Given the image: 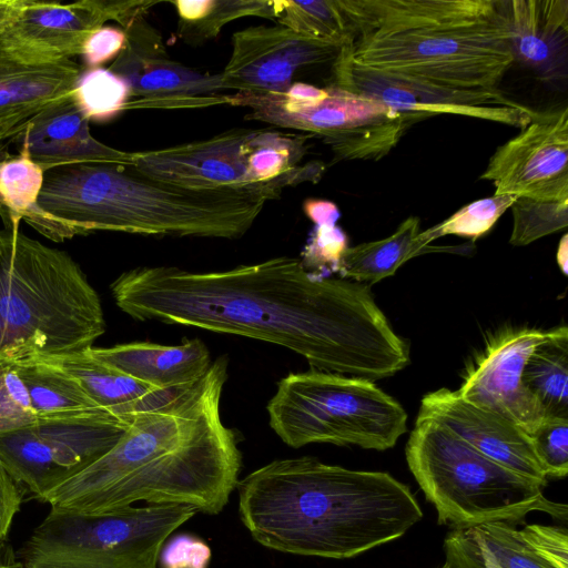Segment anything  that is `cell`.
Segmentation results:
<instances>
[{
	"label": "cell",
	"mask_w": 568,
	"mask_h": 568,
	"mask_svg": "<svg viewBox=\"0 0 568 568\" xmlns=\"http://www.w3.org/2000/svg\"><path fill=\"white\" fill-rule=\"evenodd\" d=\"M303 210L315 225H336L341 216L339 209L334 202L322 199L305 200Z\"/></svg>",
	"instance_id": "7bdbcfd3"
},
{
	"label": "cell",
	"mask_w": 568,
	"mask_h": 568,
	"mask_svg": "<svg viewBox=\"0 0 568 568\" xmlns=\"http://www.w3.org/2000/svg\"><path fill=\"white\" fill-rule=\"evenodd\" d=\"M44 171L21 145L17 155L0 160V215L7 229L19 223L36 206L43 184Z\"/></svg>",
	"instance_id": "1f68e13d"
},
{
	"label": "cell",
	"mask_w": 568,
	"mask_h": 568,
	"mask_svg": "<svg viewBox=\"0 0 568 568\" xmlns=\"http://www.w3.org/2000/svg\"><path fill=\"white\" fill-rule=\"evenodd\" d=\"M126 43L108 68L131 88L133 108H201L226 104L222 74L200 72L172 60L160 33L142 17L123 29Z\"/></svg>",
	"instance_id": "5bb4252c"
},
{
	"label": "cell",
	"mask_w": 568,
	"mask_h": 568,
	"mask_svg": "<svg viewBox=\"0 0 568 568\" xmlns=\"http://www.w3.org/2000/svg\"><path fill=\"white\" fill-rule=\"evenodd\" d=\"M36 420L28 390L12 365L0 367V433Z\"/></svg>",
	"instance_id": "8d00e7d4"
},
{
	"label": "cell",
	"mask_w": 568,
	"mask_h": 568,
	"mask_svg": "<svg viewBox=\"0 0 568 568\" xmlns=\"http://www.w3.org/2000/svg\"><path fill=\"white\" fill-rule=\"evenodd\" d=\"M335 85L396 111L425 118L456 114L525 128L539 112L496 89H457L356 64L348 47L333 62Z\"/></svg>",
	"instance_id": "4fadbf2b"
},
{
	"label": "cell",
	"mask_w": 568,
	"mask_h": 568,
	"mask_svg": "<svg viewBox=\"0 0 568 568\" xmlns=\"http://www.w3.org/2000/svg\"><path fill=\"white\" fill-rule=\"evenodd\" d=\"M28 0H0V34L19 18Z\"/></svg>",
	"instance_id": "f6af8a7d"
},
{
	"label": "cell",
	"mask_w": 568,
	"mask_h": 568,
	"mask_svg": "<svg viewBox=\"0 0 568 568\" xmlns=\"http://www.w3.org/2000/svg\"><path fill=\"white\" fill-rule=\"evenodd\" d=\"M547 336V331L511 327L495 335L467 367L457 389L478 407L513 422L527 434L547 418L537 398L525 387L523 371L528 356Z\"/></svg>",
	"instance_id": "2e32d148"
},
{
	"label": "cell",
	"mask_w": 568,
	"mask_h": 568,
	"mask_svg": "<svg viewBox=\"0 0 568 568\" xmlns=\"http://www.w3.org/2000/svg\"><path fill=\"white\" fill-rule=\"evenodd\" d=\"M89 122L70 94L30 121L21 135V145L44 172L77 163L131 165L132 152L114 149L93 138Z\"/></svg>",
	"instance_id": "7402d4cb"
},
{
	"label": "cell",
	"mask_w": 568,
	"mask_h": 568,
	"mask_svg": "<svg viewBox=\"0 0 568 568\" xmlns=\"http://www.w3.org/2000/svg\"><path fill=\"white\" fill-rule=\"evenodd\" d=\"M89 121L109 122L125 111L132 100L129 83L108 68H83L71 92Z\"/></svg>",
	"instance_id": "d6a6232c"
},
{
	"label": "cell",
	"mask_w": 568,
	"mask_h": 568,
	"mask_svg": "<svg viewBox=\"0 0 568 568\" xmlns=\"http://www.w3.org/2000/svg\"><path fill=\"white\" fill-rule=\"evenodd\" d=\"M283 189L195 191L144 176L119 163H77L44 172L24 221L62 242L97 231L236 240Z\"/></svg>",
	"instance_id": "277c9868"
},
{
	"label": "cell",
	"mask_w": 568,
	"mask_h": 568,
	"mask_svg": "<svg viewBox=\"0 0 568 568\" xmlns=\"http://www.w3.org/2000/svg\"><path fill=\"white\" fill-rule=\"evenodd\" d=\"M557 263L564 274L568 270V236L564 234L557 250Z\"/></svg>",
	"instance_id": "bcb514c9"
},
{
	"label": "cell",
	"mask_w": 568,
	"mask_h": 568,
	"mask_svg": "<svg viewBox=\"0 0 568 568\" xmlns=\"http://www.w3.org/2000/svg\"><path fill=\"white\" fill-rule=\"evenodd\" d=\"M225 356L195 385L136 414L106 454L49 491L51 509L103 514L151 505H187L219 514L237 486L241 452L221 417Z\"/></svg>",
	"instance_id": "7a4b0ae2"
},
{
	"label": "cell",
	"mask_w": 568,
	"mask_h": 568,
	"mask_svg": "<svg viewBox=\"0 0 568 568\" xmlns=\"http://www.w3.org/2000/svg\"><path fill=\"white\" fill-rule=\"evenodd\" d=\"M178 13L179 38L201 44L219 36L229 22L244 17L274 20L272 0H176L170 1Z\"/></svg>",
	"instance_id": "f546056e"
},
{
	"label": "cell",
	"mask_w": 568,
	"mask_h": 568,
	"mask_svg": "<svg viewBox=\"0 0 568 568\" xmlns=\"http://www.w3.org/2000/svg\"><path fill=\"white\" fill-rule=\"evenodd\" d=\"M274 20L301 34L339 48L353 47L356 32L339 0L273 1Z\"/></svg>",
	"instance_id": "4dcf8cb0"
},
{
	"label": "cell",
	"mask_w": 568,
	"mask_h": 568,
	"mask_svg": "<svg viewBox=\"0 0 568 568\" xmlns=\"http://www.w3.org/2000/svg\"><path fill=\"white\" fill-rule=\"evenodd\" d=\"M419 219L409 216L386 239L348 246L337 266L343 278L376 283L393 275L408 260L426 252Z\"/></svg>",
	"instance_id": "4316f807"
},
{
	"label": "cell",
	"mask_w": 568,
	"mask_h": 568,
	"mask_svg": "<svg viewBox=\"0 0 568 568\" xmlns=\"http://www.w3.org/2000/svg\"><path fill=\"white\" fill-rule=\"evenodd\" d=\"M0 568H14V567L11 566V565H6V564L0 561Z\"/></svg>",
	"instance_id": "7dc6e473"
},
{
	"label": "cell",
	"mask_w": 568,
	"mask_h": 568,
	"mask_svg": "<svg viewBox=\"0 0 568 568\" xmlns=\"http://www.w3.org/2000/svg\"><path fill=\"white\" fill-rule=\"evenodd\" d=\"M516 199L517 196L505 194L493 195L471 202L442 223L420 232L419 239L426 245L445 235H458L475 241L495 225Z\"/></svg>",
	"instance_id": "836d02e7"
},
{
	"label": "cell",
	"mask_w": 568,
	"mask_h": 568,
	"mask_svg": "<svg viewBox=\"0 0 568 568\" xmlns=\"http://www.w3.org/2000/svg\"><path fill=\"white\" fill-rule=\"evenodd\" d=\"M531 549L552 568H568V537L566 528L526 525L519 530Z\"/></svg>",
	"instance_id": "f35d334b"
},
{
	"label": "cell",
	"mask_w": 568,
	"mask_h": 568,
	"mask_svg": "<svg viewBox=\"0 0 568 568\" xmlns=\"http://www.w3.org/2000/svg\"><path fill=\"white\" fill-rule=\"evenodd\" d=\"M513 63L544 82L567 79L568 0H499Z\"/></svg>",
	"instance_id": "ffe728a7"
},
{
	"label": "cell",
	"mask_w": 568,
	"mask_h": 568,
	"mask_svg": "<svg viewBox=\"0 0 568 568\" xmlns=\"http://www.w3.org/2000/svg\"><path fill=\"white\" fill-rule=\"evenodd\" d=\"M111 293L134 320L276 344L317 371L374 382L409 364L408 344L390 326L369 285L325 277L297 257L207 272L136 267L120 274Z\"/></svg>",
	"instance_id": "6da1fadb"
},
{
	"label": "cell",
	"mask_w": 568,
	"mask_h": 568,
	"mask_svg": "<svg viewBox=\"0 0 568 568\" xmlns=\"http://www.w3.org/2000/svg\"><path fill=\"white\" fill-rule=\"evenodd\" d=\"M236 487L252 537L301 556L351 558L402 537L423 517L409 487L388 473L308 456L273 460Z\"/></svg>",
	"instance_id": "3957f363"
},
{
	"label": "cell",
	"mask_w": 568,
	"mask_h": 568,
	"mask_svg": "<svg viewBox=\"0 0 568 568\" xmlns=\"http://www.w3.org/2000/svg\"><path fill=\"white\" fill-rule=\"evenodd\" d=\"M90 354L131 377L160 389L195 385L209 371L210 351L200 338L178 345L132 342L111 347H91Z\"/></svg>",
	"instance_id": "603a6c76"
},
{
	"label": "cell",
	"mask_w": 568,
	"mask_h": 568,
	"mask_svg": "<svg viewBox=\"0 0 568 568\" xmlns=\"http://www.w3.org/2000/svg\"><path fill=\"white\" fill-rule=\"evenodd\" d=\"M132 420L103 409L36 418L0 433V464L22 490L42 500L113 448Z\"/></svg>",
	"instance_id": "8fae6325"
},
{
	"label": "cell",
	"mask_w": 568,
	"mask_h": 568,
	"mask_svg": "<svg viewBox=\"0 0 568 568\" xmlns=\"http://www.w3.org/2000/svg\"><path fill=\"white\" fill-rule=\"evenodd\" d=\"M130 166L152 180L187 190L284 189L268 176L263 129H231L205 140L132 152Z\"/></svg>",
	"instance_id": "7c38bea8"
},
{
	"label": "cell",
	"mask_w": 568,
	"mask_h": 568,
	"mask_svg": "<svg viewBox=\"0 0 568 568\" xmlns=\"http://www.w3.org/2000/svg\"><path fill=\"white\" fill-rule=\"evenodd\" d=\"M339 3L355 29L356 41L474 23L500 13L499 0H339Z\"/></svg>",
	"instance_id": "44dd1931"
},
{
	"label": "cell",
	"mask_w": 568,
	"mask_h": 568,
	"mask_svg": "<svg viewBox=\"0 0 568 568\" xmlns=\"http://www.w3.org/2000/svg\"><path fill=\"white\" fill-rule=\"evenodd\" d=\"M530 438L545 475L565 477L568 471V419L547 417Z\"/></svg>",
	"instance_id": "d590c367"
},
{
	"label": "cell",
	"mask_w": 568,
	"mask_h": 568,
	"mask_svg": "<svg viewBox=\"0 0 568 568\" xmlns=\"http://www.w3.org/2000/svg\"><path fill=\"white\" fill-rule=\"evenodd\" d=\"M1 158H2V156L0 155V160H1Z\"/></svg>",
	"instance_id": "681fc988"
},
{
	"label": "cell",
	"mask_w": 568,
	"mask_h": 568,
	"mask_svg": "<svg viewBox=\"0 0 568 568\" xmlns=\"http://www.w3.org/2000/svg\"><path fill=\"white\" fill-rule=\"evenodd\" d=\"M268 424L288 446L314 443L392 448L407 430V414L365 378L310 369L278 383L266 406Z\"/></svg>",
	"instance_id": "52a82bcc"
},
{
	"label": "cell",
	"mask_w": 568,
	"mask_h": 568,
	"mask_svg": "<svg viewBox=\"0 0 568 568\" xmlns=\"http://www.w3.org/2000/svg\"><path fill=\"white\" fill-rule=\"evenodd\" d=\"M210 558V547L189 534L174 536L160 552L162 568H207Z\"/></svg>",
	"instance_id": "ab89813d"
},
{
	"label": "cell",
	"mask_w": 568,
	"mask_h": 568,
	"mask_svg": "<svg viewBox=\"0 0 568 568\" xmlns=\"http://www.w3.org/2000/svg\"><path fill=\"white\" fill-rule=\"evenodd\" d=\"M442 568H449L447 565L443 566Z\"/></svg>",
	"instance_id": "c3c4849f"
},
{
	"label": "cell",
	"mask_w": 568,
	"mask_h": 568,
	"mask_svg": "<svg viewBox=\"0 0 568 568\" xmlns=\"http://www.w3.org/2000/svg\"><path fill=\"white\" fill-rule=\"evenodd\" d=\"M34 118L0 114V150L11 140L21 136Z\"/></svg>",
	"instance_id": "ee69618b"
},
{
	"label": "cell",
	"mask_w": 568,
	"mask_h": 568,
	"mask_svg": "<svg viewBox=\"0 0 568 568\" xmlns=\"http://www.w3.org/2000/svg\"><path fill=\"white\" fill-rule=\"evenodd\" d=\"M513 230L509 243L528 245L568 225V202H542L517 197L510 206Z\"/></svg>",
	"instance_id": "e575fe53"
},
{
	"label": "cell",
	"mask_w": 568,
	"mask_h": 568,
	"mask_svg": "<svg viewBox=\"0 0 568 568\" xmlns=\"http://www.w3.org/2000/svg\"><path fill=\"white\" fill-rule=\"evenodd\" d=\"M444 550L449 568H552L506 521L453 528Z\"/></svg>",
	"instance_id": "484cf974"
},
{
	"label": "cell",
	"mask_w": 568,
	"mask_h": 568,
	"mask_svg": "<svg viewBox=\"0 0 568 568\" xmlns=\"http://www.w3.org/2000/svg\"><path fill=\"white\" fill-rule=\"evenodd\" d=\"M525 387L537 398L546 417L568 419V329L547 331L528 356L523 371Z\"/></svg>",
	"instance_id": "83f0119b"
},
{
	"label": "cell",
	"mask_w": 568,
	"mask_h": 568,
	"mask_svg": "<svg viewBox=\"0 0 568 568\" xmlns=\"http://www.w3.org/2000/svg\"><path fill=\"white\" fill-rule=\"evenodd\" d=\"M122 1L81 0L62 4L28 0L0 47L26 60L54 62L81 54L85 39L108 20L118 22Z\"/></svg>",
	"instance_id": "ac0fdd59"
},
{
	"label": "cell",
	"mask_w": 568,
	"mask_h": 568,
	"mask_svg": "<svg viewBox=\"0 0 568 568\" xmlns=\"http://www.w3.org/2000/svg\"><path fill=\"white\" fill-rule=\"evenodd\" d=\"M508 37L500 11L485 21L362 39L348 51L372 70L457 89H496L513 64Z\"/></svg>",
	"instance_id": "30bf717a"
},
{
	"label": "cell",
	"mask_w": 568,
	"mask_h": 568,
	"mask_svg": "<svg viewBox=\"0 0 568 568\" xmlns=\"http://www.w3.org/2000/svg\"><path fill=\"white\" fill-rule=\"evenodd\" d=\"M89 349L31 359L44 362L63 371L79 382L98 407L123 417H132L143 410L159 407L185 389L153 387L94 357Z\"/></svg>",
	"instance_id": "cb8c5ba5"
},
{
	"label": "cell",
	"mask_w": 568,
	"mask_h": 568,
	"mask_svg": "<svg viewBox=\"0 0 568 568\" xmlns=\"http://www.w3.org/2000/svg\"><path fill=\"white\" fill-rule=\"evenodd\" d=\"M418 414L432 417L504 467L546 486L530 435L505 417L439 388L424 395Z\"/></svg>",
	"instance_id": "d6986e66"
},
{
	"label": "cell",
	"mask_w": 568,
	"mask_h": 568,
	"mask_svg": "<svg viewBox=\"0 0 568 568\" xmlns=\"http://www.w3.org/2000/svg\"><path fill=\"white\" fill-rule=\"evenodd\" d=\"M22 496L23 490L0 464V547L7 539L13 518L20 509Z\"/></svg>",
	"instance_id": "b9f144b4"
},
{
	"label": "cell",
	"mask_w": 568,
	"mask_h": 568,
	"mask_svg": "<svg viewBox=\"0 0 568 568\" xmlns=\"http://www.w3.org/2000/svg\"><path fill=\"white\" fill-rule=\"evenodd\" d=\"M83 68L73 60H26L0 47V114L37 116L71 94Z\"/></svg>",
	"instance_id": "d4e9b609"
},
{
	"label": "cell",
	"mask_w": 568,
	"mask_h": 568,
	"mask_svg": "<svg viewBox=\"0 0 568 568\" xmlns=\"http://www.w3.org/2000/svg\"><path fill=\"white\" fill-rule=\"evenodd\" d=\"M494 195L568 202V109L538 113L498 146L480 175Z\"/></svg>",
	"instance_id": "9a60e30c"
},
{
	"label": "cell",
	"mask_w": 568,
	"mask_h": 568,
	"mask_svg": "<svg viewBox=\"0 0 568 568\" xmlns=\"http://www.w3.org/2000/svg\"><path fill=\"white\" fill-rule=\"evenodd\" d=\"M11 365L28 390L36 418L101 409L78 381L50 364L27 359Z\"/></svg>",
	"instance_id": "f1b7e54d"
},
{
	"label": "cell",
	"mask_w": 568,
	"mask_h": 568,
	"mask_svg": "<svg viewBox=\"0 0 568 568\" xmlns=\"http://www.w3.org/2000/svg\"><path fill=\"white\" fill-rule=\"evenodd\" d=\"M405 454L442 525H517L530 511L567 519V505L546 499L544 486L488 458L432 417L418 414Z\"/></svg>",
	"instance_id": "8992f818"
},
{
	"label": "cell",
	"mask_w": 568,
	"mask_h": 568,
	"mask_svg": "<svg viewBox=\"0 0 568 568\" xmlns=\"http://www.w3.org/2000/svg\"><path fill=\"white\" fill-rule=\"evenodd\" d=\"M125 43L126 34L121 28L102 26L94 30L85 39L81 49L80 55L84 68H100L114 60L122 52Z\"/></svg>",
	"instance_id": "60d3db41"
},
{
	"label": "cell",
	"mask_w": 568,
	"mask_h": 568,
	"mask_svg": "<svg viewBox=\"0 0 568 568\" xmlns=\"http://www.w3.org/2000/svg\"><path fill=\"white\" fill-rule=\"evenodd\" d=\"M104 332L100 297L67 252L0 230V367L85 352Z\"/></svg>",
	"instance_id": "5b68a950"
},
{
	"label": "cell",
	"mask_w": 568,
	"mask_h": 568,
	"mask_svg": "<svg viewBox=\"0 0 568 568\" xmlns=\"http://www.w3.org/2000/svg\"><path fill=\"white\" fill-rule=\"evenodd\" d=\"M226 104L247 108V120L320 136L341 160L377 161L423 119L335 84L293 82L284 92L235 91Z\"/></svg>",
	"instance_id": "9c48e42d"
},
{
	"label": "cell",
	"mask_w": 568,
	"mask_h": 568,
	"mask_svg": "<svg viewBox=\"0 0 568 568\" xmlns=\"http://www.w3.org/2000/svg\"><path fill=\"white\" fill-rule=\"evenodd\" d=\"M347 236L337 225H315L304 248L302 262L305 267L337 271L347 245Z\"/></svg>",
	"instance_id": "74e56055"
},
{
	"label": "cell",
	"mask_w": 568,
	"mask_h": 568,
	"mask_svg": "<svg viewBox=\"0 0 568 568\" xmlns=\"http://www.w3.org/2000/svg\"><path fill=\"white\" fill-rule=\"evenodd\" d=\"M341 49L280 23L248 27L233 34L232 52L221 74L226 90L284 92L300 69L334 62Z\"/></svg>",
	"instance_id": "e0dca14e"
},
{
	"label": "cell",
	"mask_w": 568,
	"mask_h": 568,
	"mask_svg": "<svg viewBox=\"0 0 568 568\" xmlns=\"http://www.w3.org/2000/svg\"><path fill=\"white\" fill-rule=\"evenodd\" d=\"M187 505L103 514L51 509L19 551L20 568H156L166 538L196 514Z\"/></svg>",
	"instance_id": "ba28073f"
}]
</instances>
